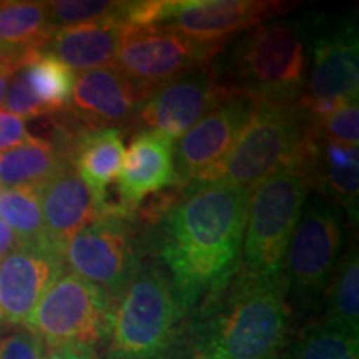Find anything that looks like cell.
<instances>
[{
  "instance_id": "2",
  "label": "cell",
  "mask_w": 359,
  "mask_h": 359,
  "mask_svg": "<svg viewBox=\"0 0 359 359\" xmlns=\"http://www.w3.org/2000/svg\"><path fill=\"white\" fill-rule=\"evenodd\" d=\"M290 318L283 275H262L240 264L196 313L190 359H281Z\"/></svg>"
},
{
  "instance_id": "5",
  "label": "cell",
  "mask_w": 359,
  "mask_h": 359,
  "mask_svg": "<svg viewBox=\"0 0 359 359\" xmlns=\"http://www.w3.org/2000/svg\"><path fill=\"white\" fill-rule=\"evenodd\" d=\"M309 183L293 165H286L258 183L248 195L241 266L280 276L290 238L308 201Z\"/></svg>"
},
{
  "instance_id": "23",
  "label": "cell",
  "mask_w": 359,
  "mask_h": 359,
  "mask_svg": "<svg viewBox=\"0 0 359 359\" xmlns=\"http://www.w3.org/2000/svg\"><path fill=\"white\" fill-rule=\"evenodd\" d=\"M325 320L343 327L348 333H359V257L358 248H349L338 259L327 280Z\"/></svg>"
},
{
  "instance_id": "22",
  "label": "cell",
  "mask_w": 359,
  "mask_h": 359,
  "mask_svg": "<svg viewBox=\"0 0 359 359\" xmlns=\"http://www.w3.org/2000/svg\"><path fill=\"white\" fill-rule=\"evenodd\" d=\"M72 167L57 143L29 137L22 145L0 154V187L39 190L58 172Z\"/></svg>"
},
{
  "instance_id": "29",
  "label": "cell",
  "mask_w": 359,
  "mask_h": 359,
  "mask_svg": "<svg viewBox=\"0 0 359 359\" xmlns=\"http://www.w3.org/2000/svg\"><path fill=\"white\" fill-rule=\"evenodd\" d=\"M4 107H6V111H8V114L20 116L24 120L47 115L42 105L35 100L34 93L30 92L22 67L13 72L11 82H8Z\"/></svg>"
},
{
  "instance_id": "33",
  "label": "cell",
  "mask_w": 359,
  "mask_h": 359,
  "mask_svg": "<svg viewBox=\"0 0 359 359\" xmlns=\"http://www.w3.org/2000/svg\"><path fill=\"white\" fill-rule=\"evenodd\" d=\"M17 246V238L11 228L0 219V262Z\"/></svg>"
},
{
  "instance_id": "14",
  "label": "cell",
  "mask_w": 359,
  "mask_h": 359,
  "mask_svg": "<svg viewBox=\"0 0 359 359\" xmlns=\"http://www.w3.org/2000/svg\"><path fill=\"white\" fill-rule=\"evenodd\" d=\"M230 98L213 80L210 64L188 70L148 93L133 127L183 137L215 107Z\"/></svg>"
},
{
  "instance_id": "18",
  "label": "cell",
  "mask_w": 359,
  "mask_h": 359,
  "mask_svg": "<svg viewBox=\"0 0 359 359\" xmlns=\"http://www.w3.org/2000/svg\"><path fill=\"white\" fill-rule=\"evenodd\" d=\"M47 240L62 251L69 238L93 223L109 208L85 185L74 167H67L37 190Z\"/></svg>"
},
{
  "instance_id": "20",
  "label": "cell",
  "mask_w": 359,
  "mask_h": 359,
  "mask_svg": "<svg viewBox=\"0 0 359 359\" xmlns=\"http://www.w3.org/2000/svg\"><path fill=\"white\" fill-rule=\"evenodd\" d=\"M123 158V132L115 128L80 135L72 150V167L102 203H107V190L118 177Z\"/></svg>"
},
{
  "instance_id": "3",
  "label": "cell",
  "mask_w": 359,
  "mask_h": 359,
  "mask_svg": "<svg viewBox=\"0 0 359 359\" xmlns=\"http://www.w3.org/2000/svg\"><path fill=\"white\" fill-rule=\"evenodd\" d=\"M309 45L311 20L281 13L228 40L210 70L226 95L296 105L306 83Z\"/></svg>"
},
{
  "instance_id": "4",
  "label": "cell",
  "mask_w": 359,
  "mask_h": 359,
  "mask_svg": "<svg viewBox=\"0 0 359 359\" xmlns=\"http://www.w3.org/2000/svg\"><path fill=\"white\" fill-rule=\"evenodd\" d=\"M183 321L160 264L140 263L115 302L105 359H178Z\"/></svg>"
},
{
  "instance_id": "21",
  "label": "cell",
  "mask_w": 359,
  "mask_h": 359,
  "mask_svg": "<svg viewBox=\"0 0 359 359\" xmlns=\"http://www.w3.org/2000/svg\"><path fill=\"white\" fill-rule=\"evenodd\" d=\"M53 32L47 2H0V53L7 60L24 65Z\"/></svg>"
},
{
  "instance_id": "24",
  "label": "cell",
  "mask_w": 359,
  "mask_h": 359,
  "mask_svg": "<svg viewBox=\"0 0 359 359\" xmlns=\"http://www.w3.org/2000/svg\"><path fill=\"white\" fill-rule=\"evenodd\" d=\"M22 70L45 114H62L69 109L75 75L62 62L43 52H35L24 62Z\"/></svg>"
},
{
  "instance_id": "9",
  "label": "cell",
  "mask_w": 359,
  "mask_h": 359,
  "mask_svg": "<svg viewBox=\"0 0 359 359\" xmlns=\"http://www.w3.org/2000/svg\"><path fill=\"white\" fill-rule=\"evenodd\" d=\"M341 208L325 198L304 205L283 259L286 291L296 302H311L325 290L343 248Z\"/></svg>"
},
{
  "instance_id": "19",
  "label": "cell",
  "mask_w": 359,
  "mask_h": 359,
  "mask_svg": "<svg viewBox=\"0 0 359 359\" xmlns=\"http://www.w3.org/2000/svg\"><path fill=\"white\" fill-rule=\"evenodd\" d=\"M123 32V25L115 20L65 27L52 34L42 52L70 70L100 69L114 64Z\"/></svg>"
},
{
  "instance_id": "16",
  "label": "cell",
  "mask_w": 359,
  "mask_h": 359,
  "mask_svg": "<svg viewBox=\"0 0 359 359\" xmlns=\"http://www.w3.org/2000/svg\"><path fill=\"white\" fill-rule=\"evenodd\" d=\"M65 273L62 251L50 243H17L0 262V323L25 326L42 296Z\"/></svg>"
},
{
  "instance_id": "27",
  "label": "cell",
  "mask_w": 359,
  "mask_h": 359,
  "mask_svg": "<svg viewBox=\"0 0 359 359\" xmlns=\"http://www.w3.org/2000/svg\"><path fill=\"white\" fill-rule=\"evenodd\" d=\"M128 7L130 2H111V0H57V2H47L48 20H50L53 30L109 20H115L123 25Z\"/></svg>"
},
{
  "instance_id": "6",
  "label": "cell",
  "mask_w": 359,
  "mask_h": 359,
  "mask_svg": "<svg viewBox=\"0 0 359 359\" xmlns=\"http://www.w3.org/2000/svg\"><path fill=\"white\" fill-rule=\"evenodd\" d=\"M304 135L306 115L298 105L257 103L226 160L210 182L251 191L294 160Z\"/></svg>"
},
{
  "instance_id": "28",
  "label": "cell",
  "mask_w": 359,
  "mask_h": 359,
  "mask_svg": "<svg viewBox=\"0 0 359 359\" xmlns=\"http://www.w3.org/2000/svg\"><path fill=\"white\" fill-rule=\"evenodd\" d=\"M309 127L326 142L341 143L346 147L359 145V103L351 100L321 118H308Z\"/></svg>"
},
{
  "instance_id": "26",
  "label": "cell",
  "mask_w": 359,
  "mask_h": 359,
  "mask_svg": "<svg viewBox=\"0 0 359 359\" xmlns=\"http://www.w3.org/2000/svg\"><path fill=\"white\" fill-rule=\"evenodd\" d=\"M0 219L11 228L17 238V243H50L45 235L37 190H29V188L0 190Z\"/></svg>"
},
{
  "instance_id": "25",
  "label": "cell",
  "mask_w": 359,
  "mask_h": 359,
  "mask_svg": "<svg viewBox=\"0 0 359 359\" xmlns=\"http://www.w3.org/2000/svg\"><path fill=\"white\" fill-rule=\"evenodd\" d=\"M281 358L359 359V341L358 336L321 318L304 326Z\"/></svg>"
},
{
  "instance_id": "11",
  "label": "cell",
  "mask_w": 359,
  "mask_h": 359,
  "mask_svg": "<svg viewBox=\"0 0 359 359\" xmlns=\"http://www.w3.org/2000/svg\"><path fill=\"white\" fill-rule=\"evenodd\" d=\"M222 47L195 42L163 25L140 27L125 30L111 65L148 97L168 80L208 65Z\"/></svg>"
},
{
  "instance_id": "31",
  "label": "cell",
  "mask_w": 359,
  "mask_h": 359,
  "mask_svg": "<svg viewBox=\"0 0 359 359\" xmlns=\"http://www.w3.org/2000/svg\"><path fill=\"white\" fill-rule=\"evenodd\" d=\"M29 137L24 118L0 110V154L22 145Z\"/></svg>"
},
{
  "instance_id": "8",
  "label": "cell",
  "mask_w": 359,
  "mask_h": 359,
  "mask_svg": "<svg viewBox=\"0 0 359 359\" xmlns=\"http://www.w3.org/2000/svg\"><path fill=\"white\" fill-rule=\"evenodd\" d=\"M109 203L107 212L62 246V259L72 273L98 286L114 302L122 296L140 264L130 222Z\"/></svg>"
},
{
  "instance_id": "1",
  "label": "cell",
  "mask_w": 359,
  "mask_h": 359,
  "mask_svg": "<svg viewBox=\"0 0 359 359\" xmlns=\"http://www.w3.org/2000/svg\"><path fill=\"white\" fill-rule=\"evenodd\" d=\"M250 191L223 182L200 183L170 195L150 223L168 269L180 313L190 316L224 288L240 266Z\"/></svg>"
},
{
  "instance_id": "13",
  "label": "cell",
  "mask_w": 359,
  "mask_h": 359,
  "mask_svg": "<svg viewBox=\"0 0 359 359\" xmlns=\"http://www.w3.org/2000/svg\"><path fill=\"white\" fill-rule=\"evenodd\" d=\"M288 11L271 0H161L158 24L200 43L224 45L235 35Z\"/></svg>"
},
{
  "instance_id": "32",
  "label": "cell",
  "mask_w": 359,
  "mask_h": 359,
  "mask_svg": "<svg viewBox=\"0 0 359 359\" xmlns=\"http://www.w3.org/2000/svg\"><path fill=\"white\" fill-rule=\"evenodd\" d=\"M42 359H100L95 349L87 348H48Z\"/></svg>"
},
{
  "instance_id": "7",
  "label": "cell",
  "mask_w": 359,
  "mask_h": 359,
  "mask_svg": "<svg viewBox=\"0 0 359 359\" xmlns=\"http://www.w3.org/2000/svg\"><path fill=\"white\" fill-rule=\"evenodd\" d=\"M115 302L75 273H64L42 296L25 327L43 348L95 349L110 333Z\"/></svg>"
},
{
  "instance_id": "30",
  "label": "cell",
  "mask_w": 359,
  "mask_h": 359,
  "mask_svg": "<svg viewBox=\"0 0 359 359\" xmlns=\"http://www.w3.org/2000/svg\"><path fill=\"white\" fill-rule=\"evenodd\" d=\"M43 344L25 326H12L0 336V359H42Z\"/></svg>"
},
{
  "instance_id": "15",
  "label": "cell",
  "mask_w": 359,
  "mask_h": 359,
  "mask_svg": "<svg viewBox=\"0 0 359 359\" xmlns=\"http://www.w3.org/2000/svg\"><path fill=\"white\" fill-rule=\"evenodd\" d=\"M147 95L114 65L75 75L67 120L80 132L135 125Z\"/></svg>"
},
{
  "instance_id": "10",
  "label": "cell",
  "mask_w": 359,
  "mask_h": 359,
  "mask_svg": "<svg viewBox=\"0 0 359 359\" xmlns=\"http://www.w3.org/2000/svg\"><path fill=\"white\" fill-rule=\"evenodd\" d=\"M358 25L354 19H346L311 37L306 83L296 105L314 120L358 100Z\"/></svg>"
},
{
  "instance_id": "17",
  "label": "cell",
  "mask_w": 359,
  "mask_h": 359,
  "mask_svg": "<svg viewBox=\"0 0 359 359\" xmlns=\"http://www.w3.org/2000/svg\"><path fill=\"white\" fill-rule=\"evenodd\" d=\"M175 140L158 132H140L125 151L122 170L116 177L120 213L133 218L147 196L175 185Z\"/></svg>"
},
{
  "instance_id": "35",
  "label": "cell",
  "mask_w": 359,
  "mask_h": 359,
  "mask_svg": "<svg viewBox=\"0 0 359 359\" xmlns=\"http://www.w3.org/2000/svg\"><path fill=\"white\" fill-rule=\"evenodd\" d=\"M0 64H11V65H15V67H22V65H17V64H13V62H11V60H7V58L4 57L2 53H0Z\"/></svg>"
},
{
  "instance_id": "34",
  "label": "cell",
  "mask_w": 359,
  "mask_h": 359,
  "mask_svg": "<svg viewBox=\"0 0 359 359\" xmlns=\"http://www.w3.org/2000/svg\"><path fill=\"white\" fill-rule=\"evenodd\" d=\"M17 69H20V67H15L11 64H0V107L4 105V98H6L8 82H11L13 72Z\"/></svg>"
},
{
  "instance_id": "12",
  "label": "cell",
  "mask_w": 359,
  "mask_h": 359,
  "mask_svg": "<svg viewBox=\"0 0 359 359\" xmlns=\"http://www.w3.org/2000/svg\"><path fill=\"white\" fill-rule=\"evenodd\" d=\"M257 103L230 97L195 123L173 148L175 187L208 183L222 167Z\"/></svg>"
}]
</instances>
